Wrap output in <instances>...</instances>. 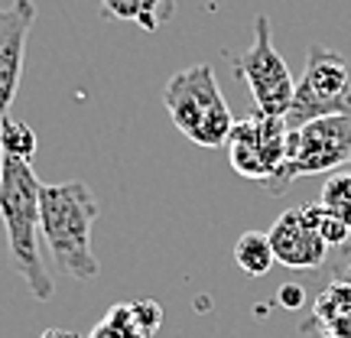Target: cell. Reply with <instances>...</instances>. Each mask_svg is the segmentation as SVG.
I'll use <instances>...</instances> for the list:
<instances>
[{
    "label": "cell",
    "instance_id": "cell-13",
    "mask_svg": "<svg viewBox=\"0 0 351 338\" xmlns=\"http://www.w3.org/2000/svg\"><path fill=\"white\" fill-rule=\"evenodd\" d=\"M319 205L351 228V169L328 173V179L322 182V192H319Z\"/></svg>",
    "mask_w": 351,
    "mask_h": 338
},
{
    "label": "cell",
    "instance_id": "cell-20",
    "mask_svg": "<svg viewBox=\"0 0 351 338\" xmlns=\"http://www.w3.org/2000/svg\"><path fill=\"white\" fill-rule=\"evenodd\" d=\"M39 338H82V335H75V332H69V328H46Z\"/></svg>",
    "mask_w": 351,
    "mask_h": 338
},
{
    "label": "cell",
    "instance_id": "cell-10",
    "mask_svg": "<svg viewBox=\"0 0 351 338\" xmlns=\"http://www.w3.org/2000/svg\"><path fill=\"white\" fill-rule=\"evenodd\" d=\"M176 0H101V16L134 23L143 33H156L166 20H173Z\"/></svg>",
    "mask_w": 351,
    "mask_h": 338
},
{
    "label": "cell",
    "instance_id": "cell-17",
    "mask_svg": "<svg viewBox=\"0 0 351 338\" xmlns=\"http://www.w3.org/2000/svg\"><path fill=\"white\" fill-rule=\"evenodd\" d=\"M322 276H341V280L351 283V241L328 254L326 267H322Z\"/></svg>",
    "mask_w": 351,
    "mask_h": 338
},
{
    "label": "cell",
    "instance_id": "cell-4",
    "mask_svg": "<svg viewBox=\"0 0 351 338\" xmlns=\"http://www.w3.org/2000/svg\"><path fill=\"white\" fill-rule=\"evenodd\" d=\"M345 166H351V114L315 117L287 134V163L267 192L283 195L300 176L335 173Z\"/></svg>",
    "mask_w": 351,
    "mask_h": 338
},
{
    "label": "cell",
    "instance_id": "cell-1",
    "mask_svg": "<svg viewBox=\"0 0 351 338\" xmlns=\"http://www.w3.org/2000/svg\"><path fill=\"white\" fill-rule=\"evenodd\" d=\"M39 176L33 166L16 156L0 160V218L7 228V248H10V263L20 274L23 287L33 293V300L49 302L56 296L52 276L43 263V228H39Z\"/></svg>",
    "mask_w": 351,
    "mask_h": 338
},
{
    "label": "cell",
    "instance_id": "cell-9",
    "mask_svg": "<svg viewBox=\"0 0 351 338\" xmlns=\"http://www.w3.org/2000/svg\"><path fill=\"white\" fill-rule=\"evenodd\" d=\"M33 20H36L33 0H16L13 7L0 10V121L10 114V104L20 88L26 39H29Z\"/></svg>",
    "mask_w": 351,
    "mask_h": 338
},
{
    "label": "cell",
    "instance_id": "cell-14",
    "mask_svg": "<svg viewBox=\"0 0 351 338\" xmlns=\"http://www.w3.org/2000/svg\"><path fill=\"white\" fill-rule=\"evenodd\" d=\"M88 338H140V332L134 328V319H130V302H117L108 309V315L101 319L98 326L91 328Z\"/></svg>",
    "mask_w": 351,
    "mask_h": 338
},
{
    "label": "cell",
    "instance_id": "cell-16",
    "mask_svg": "<svg viewBox=\"0 0 351 338\" xmlns=\"http://www.w3.org/2000/svg\"><path fill=\"white\" fill-rule=\"evenodd\" d=\"M319 234H322V241L328 244V251H335V248H341V244L351 241V228L345 225L341 218H335L332 212L322 208V215H319Z\"/></svg>",
    "mask_w": 351,
    "mask_h": 338
},
{
    "label": "cell",
    "instance_id": "cell-11",
    "mask_svg": "<svg viewBox=\"0 0 351 338\" xmlns=\"http://www.w3.org/2000/svg\"><path fill=\"white\" fill-rule=\"evenodd\" d=\"M234 263H238L247 276L270 274V267L276 263L270 238H267L263 231H244V234L234 241Z\"/></svg>",
    "mask_w": 351,
    "mask_h": 338
},
{
    "label": "cell",
    "instance_id": "cell-8",
    "mask_svg": "<svg viewBox=\"0 0 351 338\" xmlns=\"http://www.w3.org/2000/svg\"><path fill=\"white\" fill-rule=\"evenodd\" d=\"M319 202H306L300 208H289L274 221L267 231L270 248H274L276 263H283L289 270H319L328 261V244L319 234Z\"/></svg>",
    "mask_w": 351,
    "mask_h": 338
},
{
    "label": "cell",
    "instance_id": "cell-19",
    "mask_svg": "<svg viewBox=\"0 0 351 338\" xmlns=\"http://www.w3.org/2000/svg\"><path fill=\"white\" fill-rule=\"evenodd\" d=\"M280 302H283L287 309H300L302 302H306V289L296 287V283H283V287H280Z\"/></svg>",
    "mask_w": 351,
    "mask_h": 338
},
{
    "label": "cell",
    "instance_id": "cell-12",
    "mask_svg": "<svg viewBox=\"0 0 351 338\" xmlns=\"http://www.w3.org/2000/svg\"><path fill=\"white\" fill-rule=\"evenodd\" d=\"M36 130L26 124V121H16V117H3L0 121V153L3 156H16V160H33L36 156Z\"/></svg>",
    "mask_w": 351,
    "mask_h": 338
},
{
    "label": "cell",
    "instance_id": "cell-21",
    "mask_svg": "<svg viewBox=\"0 0 351 338\" xmlns=\"http://www.w3.org/2000/svg\"><path fill=\"white\" fill-rule=\"evenodd\" d=\"M0 160H3V153H0Z\"/></svg>",
    "mask_w": 351,
    "mask_h": 338
},
{
    "label": "cell",
    "instance_id": "cell-6",
    "mask_svg": "<svg viewBox=\"0 0 351 338\" xmlns=\"http://www.w3.org/2000/svg\"><path fill=\"white\" fill-rule=\"evenodd\" d=\"M228 59H231L234 75L247 82L257 111L267 117H287L296 82H293L287 59L276 52L274 29L263 13L254 20V43L241 52H228Z\"/></svg>",
    "mask_w": 351,
    "mask_h": 338
},
{
    "label": "cell",
    "instance_id": "cell-7",
    "mask_svg": "<svg viewBox=\"0 0 351 338\" xmlns=\"http://www.w3.org/2000/svg\"><path fill=\"white\" fill-rule=\"evenodd\" d=\"M287 134L289 127L283 117H267L261 111L234 121L225 143L231 169L267 189L287 163Z\"/></svg>",
    "mask_w": 351,
    "mask_h": 338
},
{
    "label": "cell",
    "instance_id": "cell-15",
    "mask_svg": "<svg viewBox=\"0 0 351 338\" xmlns=\"http://www.w3.org/2000/svg\"><path fill=\"white\" fill-rule=\"evenodd\" d=\"M130 319H134V328L140 332V338H153L163 326V306L153 300H137L130 302Z\"/></svg>",
    "mask_w": 351,
    "mask_h": 338
},
{
    "label": "cell",
    "instance_id": "cell-18",
    "mask_svg": "<svg viewBox=\"0 0 351 338\" xmlns=\"http://www.w3.org/2000/svg\"><path fill=\"white\" fill-rule=\"evenodd\" d=\"M315 338H351V313L339 315V319H332L326 326L315 332Z\"/></svg>",
    "mask_w": 351,
    "mask_h": 338
},
{
    "label": "cell",
    "instance_id": "cell-2",
    "mask_svg": "<svg viewBox=\"0 0 351 338\" xmlns=\"http://www.w3.org/2000/svg\"><path fill=\"white\" fill-rule=\"evenodd\" d=\"M101 205L95 192L78 182H43L39 189V228L56 267L72 280H95L98 261L91 251V228L98 221Z\"/></svg>",
    "mask_w": 351,
    "mask_h": 338
},
{
    "label": "cell",
    "instance_id": "cell-5",
    "mask_svg": "<svg viewBox=\"0 0 351 338\" xmlns=\"http://www.w3.org/2000/svg\"><path fill=\"white\" fill-rule=\"evenodd\" d=\"M332 114H351V65L341 52L328 46H309L306 69L296 78L293 104L283 121L289 130H296L315 117H332Z\"/></svg>",
    "mask_w": 351,
    "mask_h": 338
},
{
    "label": "cell",
    "instance_id": "cell-3",
    "mask_svg": "<svg viewBox=\"0 0 351 338\" xmlns=\"http://www.w3.org/2000/svg\"><path fill=\"white\" fill-rule=\"evenodd\" d=\"M163 104L173 117L176 130L186 140H192L195 147L218 150L228 143L234 117H231V108L215 82L212 65L199 62L176 72L163 88Z\"/></svg>",
    "mask_w": 351,
    "mask_h": 338
}]
</instances>
